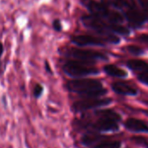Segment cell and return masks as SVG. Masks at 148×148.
I'll return each instance as SVG.
<instances>
[{
  "instance_id": "1",
  "label": "cell",
  "mask_w": 148,
  "mask_h": 148,
  "mask_svg": "<svg viewBox=\"0 0 148 148\" xmlns=\"http://www.w3.org/2000/svg\"><path fill=\"white\" fill-rule=\"evenodd\" d=\"M80 20L84 26L96 32L98 37L102 38L106 43L119 44L120 39L115 34L128 35L130 33V31L121 25L108 23L91 14L82 16Z\"/></svg>"
},
{
  "instance_id": "2",
  "label": "cell",
  "mask_w": 148,
  "mask_h": 148,
  "mask_svg": "<svg viewBox=\"0 0 148 148\" xmlns=\"http://www.w3.org/2000/svg\"><path fill=\"white\" fill-rule=\"evenodd\" d=\"M79 1L81 5L88 10L91 15L104 21L114 25H120L125 20L123 14L105 6L102 3H99L96 0H79Z\"/></svg>"
},
{
  "instance_id": "3",
  "label": "cell",
  "mask_w": 148,
  "mask_h": 148,
  "mask_svg": "<svg viewBox=\"0 0 148 148\" xmlns=\"http://www.w3.org/2000/svg\"><path fill=\"white\" fill-rule=\"evenodd\" d=\"M93 64L94 63L92 62L71 59L64 64L63 71L68 77L77 79L99 74V69Z\"/></svg>"
},
{
  "instance_id": "4",
  "label": "cell",
  "mask_w": 148,
  "mask_h": 148,
  "mask_svg": "<svg viewBox=\"0 0 148 148\" xmlns=\"http://www.w3.org/2000/svg\"><path fill=\"white\" fill-rule=\"evenodd\" d=\"M95 114L99 117L98 120L92 125V128L97 132H113L119 129L118 122L120 116L112 110L96 111Z\"/></svg>"
},
{
  "instance_id": "5",
  "label": "cell",
  "mask_w": 148,
  "mask_h": 148,
  "mask_svg": "<svg viewBox=\"0 0 148 148\" xmlns=\"http://www.w3.org/2000/svg\"><path fill=\"white\" fill-rule=\"evenodd\" d=\"M62 54L65 57L74 58L75 60H81L86 62L94 63L97 60H107L108 58L102 52L92 51V50H84L79 48H69L63 51Z\"/></svg>"
},
{
  "instance_id": "6",
  "label": "cell",
  "mask_w": 148,
  "mask_h": 148,
  "mask_svg": "<svg viewBox=\"0 0 148 148\" xmlns=\"http://www.w3.org/2000/svg\"><path fill=\"white\" fill-rule=\"evenodd\" d=\"M65 88L71 92L81 94L92 90L103 88L102 83L98 79H77L69 80L65 84Z\"/></svg>"
},
{
  "instance_id": "7",
  "label": "cell",
  "mask_w": 148,
  "mask_h": 148,
  "mask_svg": "<svg viewBox=\"0 0 148 148\" xmlns=\"http://www.w3.org/2000/svg\"><path fill=\"white\" fill-rule=\"evenodd\" d=\"M110 103H112V99L110 98L107 99H81L79 101L74 102L71 107V111L75 113L78 112H83L93 108L107 106Z\"/></svg>"
},
{
  "instance_id": "8",
  "label": "cell",
  "mask_w": 148,
  "mask_h": 148,
  "mask_svg": "<svg viewBox=\"0 0 148 148\" xmlns=\"http://www.w3.org/2000/svg\"><path fill=\"white\" fill-rule=\"evenodd\" d=\"M71 42L73 45L80 47L90 45L102 46L106 44V42L102 38L93 35H74L71 38Z\"/></svg>"
},
{
  "instance_id": "9",
  "label": "cell",
  "mask_w": 148,
  "mask_h": 148,
  "mask_svg": "<svg viewBox=\"0 0 148 148\" xmlns=\"http://www.w3.org/2000/svg\"><path fill=\"white\" fill-rule=\"evenodd\" d=\"M124 18H126L129 24L132 26H138L148 21V17L143 11L138 10V7L133 9H126L123 12Z\"/></svg>"
},
{
  "instance_id": "10",
  "label": "cell",
  "mask_w": 148,
  "mask_h": 148,
  "mask_svg": "<svg viewBox=\"0 0 148 148\" xmlns=\"http://www.w3.org/2000/svg\"><path fill=\"white\" fill-rule=\"evenodd\" d=\"M125 126L126 129L132 132H148V125L138 119H134V118L127 119L125 122Z\"/></svg>"
},
{
  "instance_id": "11",
  "label": "cell",
  "mask_w": 148,
  "mask_h": 148,
  "mask_svg": "<svg viewBox=\"0 0 148 148\" xmlns=\"http://www.w3.org/2000/svg\"><path fill=\"white\" fill-rule=\"evenodd\" d=\"M113 92L119 95H136L137 90L125 82H114L112 85Z\"/></svg>"
},
{
  "instance_id": "12",
  "label": "cell",
  "mask_w": 148,
  "mask_h": 148,
  "mask_svg": "<svg viewBox=\"0 0 148 148\" xmlns=\"http://www.w3.org/2000/svg\"><path fill=\"white\" fill-rule=\"evenodd\" d=\"M104 71L109 76H112V77H117V78H125L127 76V72L114 65V64H106L104 66Z\"/></svg>"
},
{
  "instance_id": "13",
  "label": "cell",
  "mask_w": 148,
  "mask_h": 148,
  "mask_svg": "<svg viewBox=\"0 0 148 148\" xmlns=\"http://www.w3.org/2000/svg\"><path fill=\"white\" fill-rule=\"evenodd\" d=\"M126 64L131 70L137 71L138 73H140L148 68V64L141 59H131L127 61Z\"/></svg>"
},
{
  "instance_id": "14",
  "label": "cell",
  "mask_w": 148,
  "mask_h": 148,
  "mask_svg": "<svg viewBox=\"0 0 148 148\" xmlns=\"http://www.w3.org/2000/svg\"><path fill=\"white\" fill-rule=\"evenodd\" d=\"M99 139V135L93 132H89L85 133L81 138V143L86 146H91L97 140Z\"/></svg>"
},
{
  "instance_id": "15",
  "label": "cell",
  "mask_w": 148,
  "mask_h": 148,
  "mask_svg": "<svg viewBox=\"0 0 148 148\" xmlns=\"http://www.w3.org/2000/svg\"><path fill=\"white\" fill-rule=\"evenodd\" d=\"M100 3H102L105 6L114 10V11H121L124 12L125 6L123 3L121 2V0H100Z\"/></svg>"
},
{
  "instance_id": "16",
  "label": "cell",
  "mask_w": 148,
  "mask_h": 148,
  "mask_svg": "<svg viewBox=\"0 0 148 148\" xmlns=\"http://www.w3.org/2000/svg\"><path fill=\"white\" fill-rule=\"evenodd\" d=\"M121 143L119 141H106L97 144L94 148H120Z\"/></svg>"
},
{
  "instance_id": "17",
  "label": "cell",
  "mask_w": 148,
  "mask_h": 148,
  "mask_svg": "<svg viewBox=\"0 0 148 148\" xmlns=\"http://www.w3.org/2000/svg\"><path fill=\"white\" fill-rule=\"evenodd\" d=\"M43 93H44V86L39 83L35 84L33 88V97L36 99H38L42 97Z\"/></svg>"
},
{
  "instance_id": "18",
  "label": "cell",
  "mask_w": 148,
  "mask_h": 148,
  "mask_svg": "<svg viewBox=\"0 0 148 148\" xmlns=\"http://www.w3.org/2000/svg\"><path fill=\"white\" fill-rule=\"evenodd\" d=\"M132 140L134 143H136V144H138V145H142V146H144V147H145V148H148V140H147L146 138H143V137L134 136V137L132 138Z\"/></svg>"
},
{
  "instance_id": "19",
  "label": "cell",
  "mask_w": 148,
  "mask_h": 148,
  "mask_svg": "<svg viewBox=\"0 0 148 148\" xmlns=\"http://www.w3.org/2000/svg\"><path fill=\"white\" fill-rule=\"evenodd\" d=\"M138 79L140 82L148 86V68L138 74Z\"/></svg>"
},
{
  "instance_id": "20",
  "label": "cell",
  "mask_w": 148,
  "mask_h": 148,
  "mask_svg": "<svg viewBox=\"0 0 148 148\" xmlns=\"http://www.w3.org/2000/svg\"><path fill=\"white\" fill-rule=\"evenodd\" d=\"M127 50L129 52H131L133 55H140L143 53V50L136 45H128L127 46Z\"/></svg>"
},
{
  "instance_id": "21",
  "label": "cell",
  "mask_w": 148,
  "mask_h": 148,
  "mask_svg": "<svg viewBox=\"0 0 148 148\" xmlns=\"http://www.w3.org/2000/svg\"><path fill=\"white\" fill-rule=\"evenodd\" d=\"M52 27H53L54 31H56V32H61L63 30L62 23H61V21L58 18H56V19L53 20V22H52Z\"/></svg>"
},
{
  "instance_id": "22",
  "label": "cell",
  "mask_w": 148,
  "mask_h": 148,
  "mask_svg": "<svg viewBox=\"0 0 148 148\" xmlns=\"http://www.w3.org/2000/svg\"><path fill=\"white\" fill-rule=\"evenodd\" d=\"M44 66H45V70L46 71V72L49 73V74H51V75H52V74H53L52 68H51L50 63H49L47 60H45V64H44Z\"/></svg>"
},
{
  "instance_id": "23",
  "label": "cell",
  "mask_w": 148,
  "mask_h": 148,
  "mask_svg": "<svg viewBox=\"0 0 148 148\" xmlns=\"http://www.w3.org/2000/svg\"><path fill=\"white\" fill-rule=\"evenodd\" d=\"M138 38V40H140V41H142V42L148 43V34H142V35H140Z\"/></svg>"
},
{
  "instance_id": "24",
  "label": "cell",
  "mask_w": 148,
  "mask_h": 148,
  "mask_svg": "<svg viewBox=\"0 0 148 148\" xmlns=\"http://www.w3.org/2000/svg\"><path fill=\"white\" fill-rule=\"evenodd\" d=\"M4 51H5V47H4V45L3 43L0 41V60H1V58L4 54Z\"/></svg>"
},
{
  "instance_id": "25",
  "label": "cell",
  "mask_w": 148,
  "mask_h": 148,
  "mask_svg": "<svg viewBox=\"0 0 148 148\" xmlns=\"http://www.w3.org/2000/svg\"><path fill=\"white\" fill-rule=\"evenodd\" d=\"M3 102H4V105H5V106H6V99H5V96H3Z\"/></svg>"
},
{
  "instance_id": "26",
  "label": "cell",
  "mask_w": 148,
  "mask_h": 148,
  "mask_svg": "<svg viewBox=\"0 0 148 148\" xmlns=\"http://www.w3.org/2000/svg\"><path fill=\"white\" fill-rule=\"evenodd\" d=\"M146 103H147V104H148V101H147V102H146Z\"/></svg>"
}]
</instances>
